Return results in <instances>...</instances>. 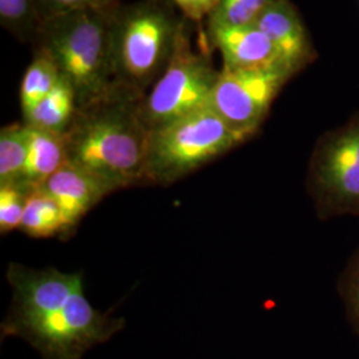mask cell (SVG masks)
<instances>
[{"instance_id":"obj_1","label":"cell","mask_w":359,"mask_h":359,"mask_svg":"<svg viewBox=\"0 0 359 359\" xmlns=\"http://www.w3.org/2000/svg\"><path fill=\"white\" fill-rule=\"evenodd\" d=\"M144 96L114 81L100 97L77 108L63 135L67 161L95 176L111 193L147 184L149 129L142 120Z\"/></svg>"},{"instance_id":"obj_2","label":"cell","mask_w":359,"mask_h":359,"mask_svg":"<svg viewBox=\"0 0 359 359\" xmlns=\"http://www.w3.org/2000/svg\"><path fill=\"white\" fill-rule=\"evenodd\" d=\"M117 7L55 15L39 29L35 44L51 56L75 90L77 108L100 97L115 81L112 26Z\"/></svg>"},{"instance_id":"obj_3","label":"cell","mask_w":359,"mask_h":359,"mask_svg":"<svg viewBox=\"0 0 359 359\" xmlns=\"http://www.w3.org/2000/svg\"><path fill=\"white\" fill-rule=\"evenodd\" d=\"M172 7L169 0H145L116 8L112 26L116 83L147 93L164 74L184 22Z\"/></svg>"},{"instance_id":"obj_4","label":"cell","mask_w":359,"mask_h":359,"mask_svg":"<svg viewBox=\"0 0 359 359\" xmlns=\"http://www.w3.org/2000/svg\"><path fill=\"white\" fill-rule=\"evenodd\" d=\"M248 140L210 107L181 117L149 132L147 184H173Z\"/></svg>"},{"instance_id":"obj_5","label":"cell","mask_w":359,"mask_h":359,"mask_svg":"<svg viewBox=\"0 0 359 359\" xmlns=\"http://www.w3.org/2000/svg\"><path fill=\"white\" fill-rule=\"evenodd\" d=\"M306 189L321 221L359 218V111L318 139L309 161Z\"/></svg>"},{"instance_id":"obj_6","label":"cell","mask_w":359,"mask_h":359,"mask_svg":"<svg viewBox=\"0 0 359 359\" xmlns=\"http://www.w3.org/2000/svg\"><path fill=\"white\" fill-rule=\"evenodd\" d=\"M185 20L164 74L142 99V120L149 132L209 107L217 81L219 72L208 53L193 48Z\"/></svg>"},{"instance_id":"obj_7","label":"cell","mask_w":359,"mask_h":359,"mask_svg":"<svg viewBox=\"0 0 359 359\" xmlns=\"http://www.w3.org/2000/svg\"><path fill=\"white\" fill-rule=\"evenodd\" d=\"M124 321L93 308L84 290L72 295L51 314L20 327V335L46 359H81L90 350L121 330Z\"/></svg>"},{"instance_id":"obj_8","label":"cell","mask_w":359,"mask_h":359,"mask_svg":"<svg viewBox=\"0 0 359 359\" xmlns=\"http://www.w3.org/2000/svg\"><path fill=\"white\" fill-rule=\"evenodd\" d=\"M294 74L285 65L231 71L222 68L209 107L249 140L269 115L283 86Z\"/></svg>"},{"instance_id":"obj_9","label":"cell","mask_w":359,"mask_h":359,"mask_svg":"<svg viewBox=\"0 0 359 359\" xmlns=\"http://www.w3.org/2000/svg\"><path fill=\"white\" fill-rule=\"evenodd\" d=\"M7 280L13 287V308L4 323V332L8 334L51 314L83 290L81 273H65L55 268L32 269L10 264Z\"/></svg>"},{"instance_id":"obj_10","label":"cell","mask_w":359,"mask_h":359,"mask_svg":"<svg viewBox=\"0 0 359 359\" xmlns=\"http://www.w3.org/2000/svg\"><path fill=\"white\" fill-rule=\"evenodd\" d=\"M35 191L46 193L60 208L67 237L93 206L111 194L103 182L68 161Z\"/></svg>"},{"instance_id":"obj_11","label":"cell","mask_w":359,"mask_h":359,"mask_svg":"<svg viewBox=\"0 0 359 359\" xmlns=\"http://www.w3.org/2000/svg\"><path fill=\"white\" fill-rule=\"evenodd\" d=\"M206 31L208 43L222 55V68L240 71L283 65L270 39L255 23L206 27Z\"/></svg>"},{"instance_id":"obj_12","label":"cell","mask_w":359,"mask_h":359,"mask_svg":"<svg viewBox=\"0 0 359 359\" xmlns=\"http://www.w3.org/2000/svg\"><path fill=\"white\" fill-rule=\"evenodd\" d=\"M270 39L285 67L297 74L314 57L308 31L289 0H273L255 23Z\"/></svg>"},{"instance_id":"obj_13","label":"cell","mask_w":359,"mask_h":359,"mask_svg":"<svg viewBox=\"0 0 359 359\" xmlns=\"http://www.w3.org/2000/svg\"><path fill=\"white\" fill-rule=\"evenodd\" d=\"M26 126V124H25ZM28 139L26 167L19 187L29 193L67 163L62 135L26 126Z\"/></svg>"},{"instance_id":"obj_14","label":"cell","mask_w":359,"mask_h":359,"mask_svg":"<svg viewBox=\"0 0 359 359\" xmlns=\"http://www.w3.org/2000/svg\"><path fill=\"white\" fill-rule=\"evenodd\" d=\"M76 111L75 90L62 76L56 87L35 108L23 116V123L29 127L63 136L69 128Z\"/></svg>"},{"instance_id":"obj_15","label":"cell","mask_w":359,"mask_h":359,"mask_svg":"<svg viewBox=\"0 0 359 359\" xmlns=\"http://www.w3.org/2000/svg\"><path fill=\"white\" fill-rule=\"evenodd\" d=\"M60 77L62 75L51 56L36 47L34 59L27 68L19 90L23 116L35 108L56 87Z\"/></svg>"},{"instance_id":"obj_16","label":"cell","mask_w":359,"mask_h":359,"mask_svg":"<svg viewBox=\"0 0 359 359\" xmlns=\"http://www.w3.org/2000/svg\"><path fill=\"white\" fill-rule=\"evenodd\" d=\"M20 231L29 237L48 238L65 233V219L60 208L50 196L34 191L27 198Z\"/></svg>"},{"instance_id":"obj_17","label":"cell","mask_w":359,"mask_h":359,"mask_svg":"<svg viewBox=\"0 0 359 359\" xmlns=\"http://www.w3.org/2000/svg\"><path fill=\"white\" fill-rule=\"evenodd\" d=\"M28 139L25 123L0 130V185H19L26 167Z\"/></svg>"},{"instance_id":"obj_18","label":"cell","mask_w":359,"mask_h":359,"mask_svg":"<svg viewBox=\"0 0 359 359\" xmlns=\"http://www.w3.org/2000/svg\"><path fill=\"white\" fill-rule=\"evenodd\" d=\"M0 23L23 43H36L43 23L36 0H0Z\"/></svg>"},{"instance_id":"obj_19","label":"cell","mask_w":359,"mask_h":359,"mask_svg":"<svg viewBox=\"0 0 359 359\" xmlns=\"http://www.w3.org/2000/svg\"><path fill=\"white\" fill-rule=\"evenodd\" d=\"M271 1L273 0H219L216 11L208 19V27L253 25Z\"/></svg>"},{"instance_id":"obj_20","label":"cell","mask_w":359,"mask_h":359,"mask_svg":"<svg viewBox=\"0 0 359 359\" xmlns=\"http://www.w3.org/2000/svg\"><path fill=\"white\" fill-rule=\"evenodd\" d=\"M346 320L359 339V248L348 257L337 283Z\"/></svg>"},{"instance_id":"obj_21","label":"cell","mask_w":359,"mask_h":359,"mask_svg":"<svg viewBox=\"0 0 359 359\" xmlns=\"http://www.w3.org/2000/svg\"><path fill=\"white\" fill-rule=\"evenodd\" d=\"M31 193L19 185H0V231L1 234L20 228Z\"/></svg>"},{"instance_id":"obj_22","label":"cell","mask_w":359,"mask_h":359,"mask_svg":"<svg viewBox=\"0 0 359 359\" xmlns=\"http://www.w3.org/2000/svg\"><path fill=\"white\" fill-rule=\"evenodd\" d=\"M41 20L55 15L79 10H108L118 6L117 0H36Z\"/></svg>"},{"instance_id":"obj_23","label":"cell","mask_w":359,"mask_h":359,"mask_svg":"<svg viewBox=\"0 0 359 359\" xmlns=\"http://www.w3.org/2000/svg\"><path fill=\"white\" fill-rule=\"evenodd\" d=\"M175 7H177L182 18L200 23L204 19H209L216 11L219 0H169Z\"/></svg>"}]
</instances>
